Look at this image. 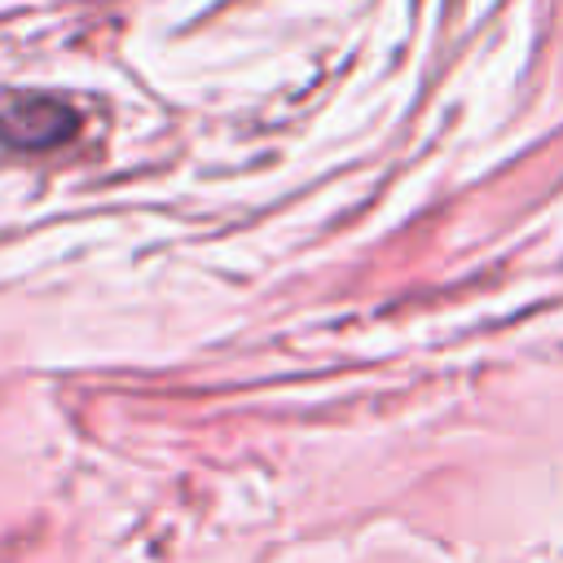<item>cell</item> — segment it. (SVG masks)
Listing matches in <instances>:
<instances>
[{"label": "cell", "mask_w": 563, "mask_h": 563, "mask_svg": "<svg viewBox=\"0 0 563 563\" xmlns=\"http://www.w3.org/2000/svg\"><path fill=\"white\" fill-rule=\"evenodd\" d=\"M75 128H79L75 110L66 101H57V97H44V92H26V97H18V101H9L0 110V141L18 145V150L62 145Z\"/></svg>", "instance_id": "1"}]
</instances>
